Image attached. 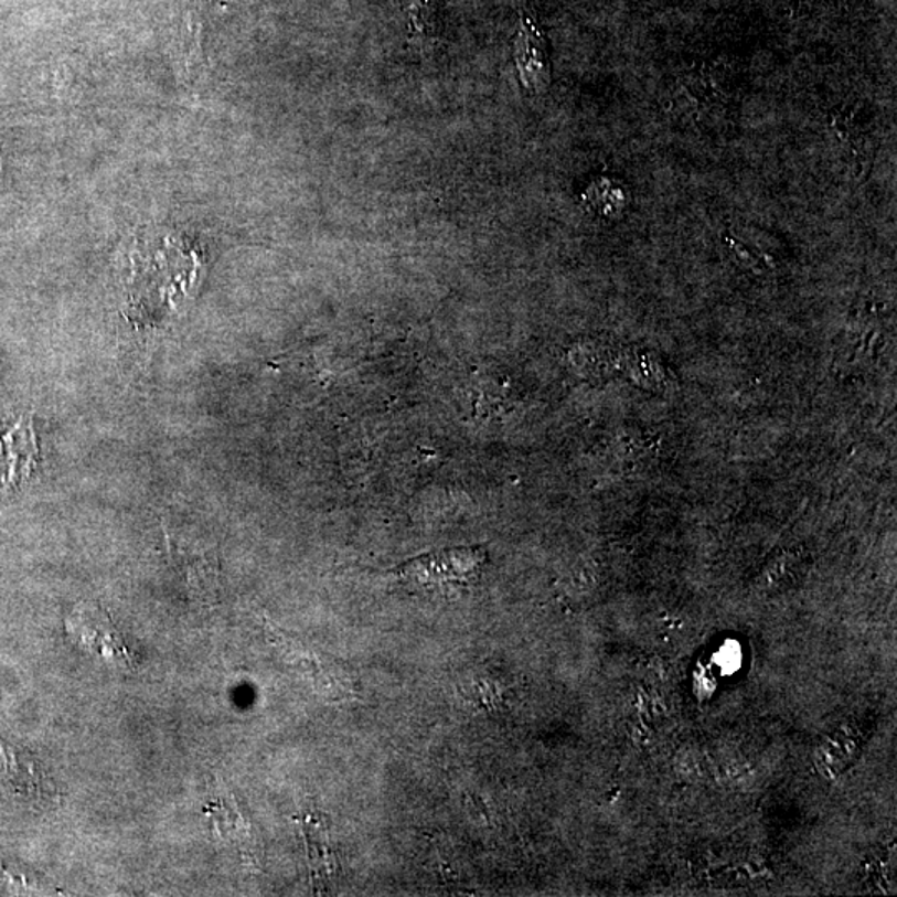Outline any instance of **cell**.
<instances>
[{
  "instance_id": "obj_1",
  "label": "cell",
  "mask_w": 897,
  "mask_h": 897,
  "mask_svg": "<svg viewBox=\"0 0 897 897\" xmlns=\"http://www.w3.org/2000/svg\"><path fill=\"white\" fill-rule=\"evenodd\" d=\"M484 558L479 548H451L406 562L396 574L406 584L427 590H462L478 580Z\"/></svg>"
},
{
  "instance_id": "obj_3",
  "label": "cell",
  "mask_w": 897,
  "mask_h": 897,
  "mask_svg": "<svg viewBox=\"0 0 897 897\" xmlns=\"http://www.w3.org/2000/svg\"><path fill=\"white\" fill-rule=\"evenodd\" d=\"M515 64L521 74L522 84L531 92H538L548 84L547 44L544 34L535 28L532 19L524 18L521 34L515 42Z\"/></svg>"
},
{
  "instance_id": "obj_4",
  "label": "cell",
  "mask_w": 897,
  "mask_h": 897,
  "mask_svg": "<svg viewBox=\"0 0 897 897\" xmlns=\"http://www.w3.org/2000/svg\"><path fill=\"white\" fill-rule=\"evenodd\" d=\"M305 836H307L308 854H310V867L313 879L328 880L330 879L331 871H333V853H331L330 837H328L327 827L323 823L318 821L317 816L308 818L303 824Z\"/></svg>"
},
{
  "instance_id": "obj_2",
  "label": "cell",
  "mask_w": 897,
  "mask_h": 897,
  "mask_svg": "<svg viewBox=\"0 0 897 897\" xmlns=\"http://www.w3.org/2000/svg\"><path fill=\"white\" fill-rule=\"evenodd\" d=\"M72 637L87 649V652L97 653L102 659H111L114 662H130L128 647L118 636L110 619L97 607H78L72 616Z\"/></svg>"
},
{
  "instance_id": "obj_5",
  "label": "cell",
  "mask_w": 897,
  "mask_h": 897,
  "mask_svg": "<svg viewBox=\"0 0 897 897\" xmlns=\"http://www.w3.org/2000/svg\"><path fill=\"white\" fill-rule=\"evenodd\" d=\"M209 814L222 840L233 841L238 837L239 831H242V824H238L239 813L229 798H216L215 803L209 807Z\"/></svg>"
},
{
  "instance_id": "obj_6",
  "label": "cell",
  "mask_w": 897,
  "mask_h": 897,
  "mask_svg": "<svg viewBox=\"0 0 897 897\" xmlns=\"http://www.w3.org/2000/svg\"><path fill=\"white\" fill-rule=\"evenodd\" d=\"M410 32L420 39L430 38L436 29V9L434 0H407Z\"/></svg>"
}]
</instances>
